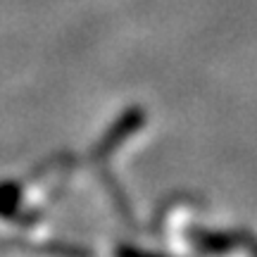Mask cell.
I'll return each instance as SVG.
<instances>
[{"label": "cell", "instance_id": "obj_2", "mask_svg": "<svg viewBox=\"0 0 257 257\" xmlns=\"http://www.w3.org/2000/svg\"><path fill=\"white\" fill-rule=\"evenodd\" d=\"M143 124H146V110H143V107H128V110H124L119 117H117V121L102 134L100 143L95 146V155L98 157L112 155V153L119 146H124L134 134H138Z\"/></svg>", "mask_w": 257, "mask_h": 257}, {"label": "cell", "instance_id": "obj_5", "mask_svg": "<svg viewBox=\"0 0 257 257\" xmlns=\"http://www.w3.org/2000/svg\"><path fill=\"white\" fill-rule=\"evenodd\" d=\"M243 250H245L250 257H257V238L255 236L245 233V238H243Z\"/></svg>", "mask_w": 257, "mask_h": 257}, {"label": "cell", "instance_id": "obj_3", "mask_svg": "<svg viewBox=\"0 0 257 257\" xmlns=\"http://www.w3.org/2000/svg\"><path fill=\"white\" fill-rule=\"evenodd\" d=\"M22 195H24V186L19 181H15V179L0 181V217L3 219H17L19 217Z\"/></svg>", "mask_w": 257, "mask_h": 257}, {"label": "cell", "instance_id": "obj_1", "mask_svg": "<svg viewBox=\"0 0 257 257\" xmlns=\"http://www.w3.org/2000/svg\"><path fill=\"white\" fill-rule=\"evenodd\" d=\"M186 238L191 240V245L200 255L207 257H221L243 250V238H245V231H219V229H200V226H193L186 231Z\"/></svg>", "mask_w": 257, "mask_h": 257}, {"label": "cell", "instance_id": "obj_4", "mask_svg": "<svg viewBox=\"0 0 257 257\" xmlns=\"http://www.w3.org/2000/svg\"><path fill=\"white\" fill-rule=\"evenodd\" d=\"M117 257H162V255H155V252H148V250L134 248V245H119V248H117Z\"/></svg>", "mask_w": 257, "mask_h": 257}]
</instances>
